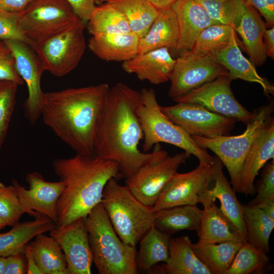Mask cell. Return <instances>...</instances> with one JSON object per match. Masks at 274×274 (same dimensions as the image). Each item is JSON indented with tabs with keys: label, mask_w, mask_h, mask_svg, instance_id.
Here are the masks:
<instances>
[{
	"label": "cell",
	"mask_w": 274,
	"mask_h": 274,
	"mask_svg": "<svg viewBox=\"0 0 274 274\" xmlns=\"http://www.w3.org/2000/svg\"><path fill=\"white\" fill-rule=\"evenodd\" d=\"M93 262L99 274H137L136 247L116 233L100 202L85 218Z\"/></svg>",
	"instance_id": "277c9868"
},
{
	"label": "cell",
	"mask_w": 274,
	"mask_h": 274,
	"mask_svg": "<svg viewBox=\"0 0 274 274\" xmlns=\"http://www.w3.org/2000/svg\"><path fill=\"white\" fill-rule=\"evenodd\" d=\"M158 10L170 8L177 0H148Z\"/></svg>",
	"instance_id": "816d5d0a"
},
{
	"label": "cell",
	"mask_w": 274,
	"mask_h": 274,
	"mask_svg": "<svg viewBox=\"0 0 274 274\" xmlns=\"http://www.w3.org/2000/svg\"><path fill=\"white\" fill-rule=\"evenodd\" d=\"M101 203L118 236L125 244L136 247L154 224L155 213L140 202L128 187L111 178L106 184Z\"/></svg>",
	"instance_id": "5b68a950"
},
{
	"label": "cell",
	"mask_w": 274,
	"mask_h": 274,
	"mask_svg": "<svg viewBox=\"0 0 274 274\" xmlns=\"http://www.w3.org/2000/svg\"><path fill=\"white\" fill-rule=\"evenodd\" d=\"M236 43L210 55L213 59L224 66L232 80L239 79L260 85L266 96L273 95L274 85L266 78L260 76L255 65L242 53Z\"/></svg>",
	"instance_id": "603a6c76"
},
{
	"label": "cell",
	"mask_w": 274,
	"mask_h": 274,
	"mask_svg": "<svg viewBox=\"0 0 274 274\" xmlns=\"http://www.w3.org/2000/svg\"><path fill=\"white\" fill-rule=\"evenodd\" d=\"M247 242L262 252H269V240L274 228V220L256 206L242 204Z\"/></svg>",
	"instance_id": "e575fe53"
},
{
	"label": "cell",
	"mask_w": 274,
	"mask_h": 274,
	"mask_svg": "<svg viewBox=\"0 0 274 274\" xmlns=\"http://www.w3.org/2000/svg\"><path fill=\"white\" fill-rule=\"evenodd\" d=\"M6 257H0V274H3L5 268Z\"/></svg>",
	"instance_id": "f5cc1de1"
},
{
	"label": "cell",
	"mask_w": 274,
	"mask_h": 274,
	"mask_svg": "<svg viewBox=\"0 0 274 274\" xmlns=\"http://www.w3.org/2000/svg\"><path fill=\"white\" fill-rule=\"evenodd\" d=\"M7 225L6 223L1 219H0V230L4 228Z\"/></svg>",
	"instance_id": "11a10c76"
},
{
	"label": "cell",
	"mask_w": 274,
	"mask_h": 274,
	"mask_svg": "<svg viewBox=\"0 0 274 274\" xmlns=\"http://www.w3.org/2000/svg\"><path fill=\"white\" fill-rule=\"evenodd\" d=\"M254 206H256L261 209L269 217L274 220V199Z\"/></svg>",
	"instance_id": "f907efd6"
},
{
	"label": "cell",
	"mask_w": 274,
	"mask_h": 274,
	"mask_svg": "<svg viewBox=\"0 0 274 274\" xmlns=\"http://www.w3.org/2000/svg\"><path fill=\"white\" fill-rule=\"evenodd\" d=\"M73 11L84 23L90 18L96 5L94 0H66Z\"/></svg>",
	"instance_id": "f6af8a7d"
},
{
	"label": "cell",
	"mask_w": 274,
	"mask_h": 274,
	"mask_svg": "<svg viewBox=\"0 0 274 274\" xmlns=\"http://www.w3.org/2000/svg\"><path fill=\"white\" fill-rule=\"evenodd\" d=\"M217 23L232 26L235 30L245 12L243 0H197Z\"/></svg>",
	"instance_id": "74e56055"
},
{
	"label": "cell",
	"mask_w": 274,
	"mask_h": 274,
	"mask_svg": "<svg viewBox=\"0 0 274 274\" xmlns=\"http://www.w3.org/2000/svg\"><path fill=\"white\" fill-rule=\"evenodd\" d=\"M27 262L24 252L6 257L3 274H24L27 272Z\"/></svg>",
	"instance_id": "ee69618b"
},
{
	"label": "cell",
	"mask_w": 274,
	"mask_h": 274,
	"mask_svg": "<svg viewBox=\"0 0 274 274\" xmlns=\"http://www.w3.org/2000/svg\"><path fill=\"white\" fill-rule=\"evenodd\" d=\"M266 26L257 10L246 4L245 12L235 31L242 39L249 60L255 66L263 65L266 59L263 43Z\"/></svg>",
	"instance_id": "d4e9b609"
},
{
	"label": "cell",
	"mask_w": 274,
	"mask_h": 274,
	"mask_svg": "<svg viewBox=\"0 0 274 274\" xmlns=\"http://www.w3.org/2000/svg\"><path fill=\"white\" fill-rule=\"evenodd\" d=\"M24 213L14 187L0 182V219L7 226H12Z\"/></svg>",
	"instance_id": "ab89813d"
},
{
	"label": "cell",
	"mask_w": 274,
	"mask_h": 274,
	"mask_svg": "<svg viewBox=\"0 0 274 274\" xmlns=\"http://www.w3.org/2000/svg\"><path fill=\"white\" fill-rule=\"evenodd\" d=\"M54 171L64 184L56 206V227L85 218L101 202L104 188L111 178L122 179L118 164L95 155H76L53 161Z\"/></svg>",
	"instance_id": "3957f363"
},
{
	"label": "cell",
	"mask_w": 274,
	"mask_h": 274,
	"mask_svg": "<svg viewBox=\"0 0 274 274\" xmlns=\"http://www.w3.org/2000/svg\"><path fill=\"white\" fill-rule=\"evenodd\" d=\"M84 24L79 20L32 48L40 59L44 71L56 77H63L77 66L86 49Z\"/></svg>",
	"instance_id": "9c48e42d"
},
{
	"label": "cell",
	"mask_w": 274,
	"mask_h": 274,
	"mask_svg": "<svg viewBox=\"0 0 274 274\" xmlns=\"http://www.w3.org/2000/svg\"><path fill=\"white\" fill-rule=\"evenodd\" d=\"M212 164L199 162L197 167L189 172L176 173L162 190L152 210L155 212L175 206L196 205L200 195L213 182Z\"/></svg>",
	"instance_id": "9a60e30c"
},
{
	"label": "cell",
	"mask_w": 274,
	"mask_h": 274,
	"mask_svg": "<svg viewBox=\"0 0 274 274\" xmlns=\"http://www.w3.org/2000/svg\"><path fill=\"white\" fill-rule=\"evenodd\" d=\"M153 225L160 231L170 235L183 230H199L202 210L196 205H184L155 212Z\"/></svg>",
	"instance_id": "f546056e"
},
{
	"label": "cell",
	"mask_w": 274,
	"mask_h": 274,
	"mask_svg": "<svg viewBox=\"0 0 274 274\" xmlns=\"http://www.w3.org/2000/svg\"><path fill=\"white\" fill-rule=\"evenodd\" d=\"M109 0H94L96 6L100 5L104 3H107Z\"/></svg>",
	"instance_id": "db71d44e"
},
{
	"label": "cell",
	"mask_w": 274,
	"mask_h": 274,
	"mask_svg": "<svg viewBox=\"0 0 274 274\" xmlns=\"http://www.w3.org/2000/svg\"><path fill=\"white\" fill-rule=\"evenodd\" d=\"M18 86L13 81H0V150L7 136L14 110Z\"/></svg>",
	"instance_id": "f35d334b"
},
{
	"label": "cell",
	"mask_w": 274,
	"mask_h": 274,
	"mask_svg": "<svg viewBox=\"0 0 274 274\" xmlns=\"http://www.w3.org/2000/svg\"><path fill=\"white\" fill-rule=\"evenodd\" d=\"M263 43L266 56L274 58V27L265 30L263 36Z\"/></svg>",
	"instance_id": "c3c4849f"
},
{
	"label": "cell",
	"mask_w": 274,
	"mask_h": 274,
	"mask_svg": "<svg viewBox=\"0 0 274 274\" xmlns=\"http://www.w3.org/2000/svg\"><path fill=\"white\" fill-rule=\"evenodd\" d=\"M176 59L167 48H161L139 53L123 62L122 67L128 74H133L140 81L159 85L169 80Z\"/></svg>",
	"instance_id": "44dd1931"
},
{
	"label": "cell",
	"mask_w": 274,
	"mask_h": 274,
	"mask_svg": "<svg viewBox=\"0 0 274 274\" xmlns=\"http://www.w3.org/2000/svg\"><path fill=\"white\" fill-rule=\"evenodd\" d=\"M31 0H0V9L19 13L22 12Z\"/></svg>",
	"instance_id": "7dc6e473"
},
{
	"label": "cell",
	"mask_w": 274,
	"mask_h": 274,
	"mask_svg": "<svg viewBox=\"0 0 274 274\" xmlns=\"http://www.w3.org/2000/svg\"><path fill=\"white\" fill-rule=\"evenodd\" d=\"M2 42H3L2 41L0 40V43H2Z\"/></svg>",
	"instance_id": "9f6ffc18"
},
{
	"label": "cell",
	"mask_w": 274,
	"mask_h": 274,
	"mask_svg": "<svg viewBox=\"0 0 274 274\" xmlns=\"http://www.w3.org/2000/svg\"><path fill=\"white\" fill-rule=\"evenodd\" d=\"M107 3L123 15L130 31L139 39L146 34L159 12L148 0H109Z\"/></svg>",
	"instance_id": "d6a6232c"
},
{
	"label": "cell",
	"mask_w": 274,
	"mask_h": 274,
	"mask_svg": "<svg viewBox=\"0 0 274 274\" xmlns=\"http://www.w3.org/2000/svg\"><path fill=\"white\" fill-rule=\"evenodd\" d=\"M269 264L266 253L246 242L243 243L226 274L263 273Z\"/></svg>",
	"instance_id": "8d00e7d4"
},
{
	"label": "cell",
	"mask_w": 274,
	"mask_h": 274,
	"mask_svg": "<svg viewBox=\"0 0 274 274\" xmlns=\"http://www.w3.org/2000/svg\"><path fill=\"white\" fill-rule=\"evenodd\" d=\"M11 50L15 60L16 70L25 82L28 96L23 108L25 117L35 125L41 116L44 92L41 87V79L45 71L42 62L32 48L18 40L3 41Z\"/></svg>",
	"instance_id": "4fadbf2b"
},
{
	"label": "cell",
	"mask_w": 274,
	"mask_h": 274,
	"mask_svg": "<svg viewBox=\"0 0 274 274\" xmlns=\"http://www.w3.org/2000/svg\"><path fill=\"white\" fill-rule=\"evenodd\" d=\"M176 14L179 35L176 50L182 53L192 50L200 32L219 24L197 0H177L170 7Z\"/></svg>",
	"instance_id": "d6986e66"
},
{
	"label": "cell",
	"mask_w": 274,
	"mask_h": 274,
	"mask_svg": "<svg viewBox=\"0 0 274 274\" xmlns=\"http://www.w3.org/2000/svg\"><path fill=\"white\" fill-rule=\"evenodd\" d=\"M140 93L142 102L137 114L143 131L144 152H148L157 144L165 143L195 156L200 162L213 163L214 157L198 146L191 136L162 113L153 89L143 88Z\"/></svg>",
	"instance_id": "8992f818"
},
{
	"label": "cell",
	"mask_w": 274,
	"mask_h": 274,
	"mask_svg": "<svg viewBox=\"0 0 274 274\" xmlns=\"http://www.w3.org/2000/svg\"><path fill=\"white\" fill-rule=\"evenodd\" d=\"M263 167L261 179L255 188L256 196L249 202V206H257L274 199V159Z\"/></svg>",
	"instance_id": "60d3db41"
},
{
	"label": "cell",
	"mask_w": 274,
	"mask_h": 274,
	"mask_svg": "<svg viewBox=\"0 0 274 274\" xmlns=\"http://www.w3.org/2000/svg\"><path fill=\"white\" fill-rule=\"evenodd\" d=\"M203 206L199 228L197 232L198 243L218 244L228 241L243 242L231 224L215 202Z\"/></svg>",
	"instance_id": "83f0119b"
},
{
	"label": "cell",
	"mask_w": 274,
	"mask_h": 274,
	"mask_svg": "<svg viewBox=\"0 0 274 274\" xmlns=\"http://www.w3.org/2000/svg\"><path fill=\"white\" fill-rule=\"evenodd\" d=\"M229 74L220 76L181 97L177 102L199 105L206 109L247 124L253 118L250 112L236 99L231 89Z\"/></svg>",
	"instance_id": "8fae6325"
},
{
	"label": "cell",
	"mask_w": 274,
	"mask_h": 274,
	"mask_svg": "<svg viewBox=\"0 0 274 274\" xmlns=\"http://www.w3.org/2000/svg\"><path fill=\"white\" fill-rule=\"evenodd\" d=\"M79 20L66 0H31L18 16L20 30L32 48Z\"/></svg>",
	"instance_id": "ba28073f"
},
{
	"label": "cell",
	"mask_w": 274,
	"mask_h": 274,
	"mask_svg": "<svg viewBox=\"0 0 274 274\" xmlns=\"http://www.w3.org/2000/svg\"><path fill=\"white\" fill-rule=\"evenodd\" d=\"M258 10L265 20L266 26L274 24V0H243Z\"/></svg>",
	"instance_id": "bcb514c9"
},
{
	"label": "cell",
	"mask_w": 274,
	"mask_h": 274,
	"mask_svg": "<svg viewBox=\"0 0 274 274\" xmlns=\"http://www.w3.org/2000/svg\"><path fill=\"white\" fill-rule=\"evenodd\" d=\"M24 254L27 262V274H42L38 267L32 256L30 247L27 243L24 248Z\"/></svg>",
	"instance_id": "681fc988"
},
{
	"label": "cell",
	"mask_w": 274,
	"mask_h": 274,
	"mask_svg": "<svg viewBox=\"0 0 274 274\" xmlns=\"http://www.w3.org/2000/svg\"><path fill=\"white\" fill-rule=\"evenodd\" d=\"M178 35V22L174 11L171 8L160 10L148 32L139 39L138 54L164 47L175 50Z\"/></svg>",
	"instance_id": "4316f807"
},
{
	"label": "cell",
	"mask_w": 274,
	"mask_h": 274,
	"mask_svg": "<svg viewBox=\"0 0 274 274\" xmlns=\"http://www.w3.org/2000/svg\"><path fill=\"white\" fill-rule=\"evenodd\" d=\"M139 39L131 32L92 36L88 47L95 55L103 60L123 62L138 54Z\"/></svg>",
	"instance_id": "cb8c5ba5"
},
{
	"label": "cell",
	"mask_w": 274,
	"mask_h": 274,
	"mask_svg": "<svg viewBox=\"0 0 274 274\" xmlns=\"http://www.w3.org/2000/svg\"><path fill=\"white\" fill-rule=\"evenodd\" d=\"M160 110L190 136L212 138L229 135L236 122L195 104L177 102L174 106H160Z\"/></svg>",
	"instance_id": "7c38bea8"
},
{
	"label": "cell",
	"mask_w": 274,
	"mask_h": 274,
	"mask_svg": "<svg viewBox=\"0 0 274 274\" xmlns=\"http://www.w3.org/2000/svg\"><path fill=\"white\" fill-rule=\"evenodd\" d=\"M18 16V13L0 9V40L5 41L18 40L25 42L31 46L30 42L20 30Z\"/></svg>",
	"instance_id": "b9f144b4"
},
{
	"label": "cell",
	"mask_w": 274,
	"mask_h": 274,
	"mask_svg": "<svg viewBox=\"0 0 274 274\" xmlns=\"http://www.w3.org/2000/svg\"><path fill=\"white\" fill-rule=\"evenodd\" d=\"M234 43L244 49L242 41L239 40L232 26L216 24L209 26L200 32L193 48L189 52L194 56H208Z\"/></svg>",
	"instance_id": "836d02e7"
},
{
	"label": "cell",
	"mask_w": 274,
	"mask_h": 274,
	"mask_svg": "<svg viewBox=\"0 0 274 274\" xmlns=\"http://www.w3.org/2000/svg\"><path fill=\"white\" fill-rule=\"evenodd\" d=\"M10 81L18 85H22L24 81L18 74L15 65L12 53L3 41L0 43V81Z\"/></svg>",
	"instance_id": "7bdbcfd3"
},
{
	"label": "cell",
	"mask_w": 274,
	"mask_h": 274,
	"mask_svg": "<svg viewBox=\"0 0 274 274\" xmlns=\"http://www.w3.org/2000/svg\"><path fill=\"white\" fill-rule=\"evenodd\" d=\"M229 74L228 70L210 56H197L189 51L176 59L169 81L168 96L181 97L217 77Z\"/></svg>",
	"instance_id": "5bb4252c"
},
{
	"label": "cell",
	"mask_w": 274,
	"mask_h": 274,
	"mask_svg": "<svg viewBox=\"0 0 274 274\" xmlns=\"http://www.w3.org/2000/svg\"><path fill=\"white\" fill-rule=\"evenodd\" d=\"M61 246L67 263L68 274H90L93 262L85 225V218H80L50 231Z\"/></svg>",
	"instance_id": "e0dca14e"
},
{
	"label": "cell",
	"mask_w": 274,
	"mask_h": 274,
	"mask_svg": "<svg viewBox=\"0 0 274 274\" xmlns=\"http://www.w3.org/2000/svg\"><path fill=\"white\" fill-rule=\"evenodd\" d=\"M188 236L171 238L167 261L155 266L150 273L211 274L194 253Z\"/></svg>",
	"instance_id": "7402d4cb"
},
{
	"label": "cell",
	"mask_w": 274,
	"mask_h": 274,
	"mask_svg": "<svg viewBox=\"0 0 274 274\" xmlns=\"http://www.w3.org/2000/svg\"><path fill=\"white\" fill-rule=\"evenodd\" d=\"M141 102L140 92L125 83L110 87L96 132L94 155L116 162L122 178L132 177L143 165L168 155L159 144L151 153L140 150L144 134L137 109Z\"/></svg>",
	"instance_id": "6da1fadb"
},
{
	"label": "cell",
	"mask_w": 274,
	"mask_h": 274,
	"mask_svg": "<svg viewBox=\"0 0 274 274\" xmlns=\"http://www.w3.org/2000/svg\"><path fill=\"white\" fill-rule=\"evenodd\" d=\"M274 159V118L272 116L254 140L244 160L241 175V193L246 196L255 192L254 181L259 170Z\"/></svg>",
	"instance_id": "ffe728a7"
},
{
	"label": "cell",
	"mask_w": 274,
	"mask_h": 274,
	"mask_svg": "<svg viewBox=\"0 0 274 274\" xmlns=\"http://www.w3.org/2000/svg\"><path fill=\"white\" fill-rule=\"evenodd\" d=\"M110 88L100 83L44 92V123L76 154L94 155L96 132Z\"/></svg>",
	"instance_id": "7a4b0ae2"
},
{
	"label": "cell",
	"mask_w": 274,
	"mask_h": 274,
	"mask_svg": "<svg viewBox=\"0 0 274 274\" xmlns=\"http://www.w3.org/2000/svg\"><path fill=\"white\" fill-rule=\"evenodd\" d=\"M243 242L192 244L193 250L211 274H226Z\"/></svg>",
	"instance_id": "1f68e13d"
},
{
	"label": "cell",
	"mask_w": 274,
	"mask_h": 274,
	"mask_svg": "<svg viewBox=\"0 0 274 274\" xmlns=\"http://www.w3.org/2000/svg\"><path fill=\"white\" fill-rule=\"evenodd\" d=\"M86 23L92 36L131 32L123 15L107 3L96 6Z\"/></svg>",
	"instance_id": "d590c367"
},
{
	"label": "cell",
	"mask_w": 274,
	"mask_h": 274,
	"mask_svg": "<svg viewBox=\"0 0 274 274\" xmlns=\"http://www.w3.org/2000/svg\"><path fill=\"white\" fill-rule=\"evenodd\" d=\"M9 231L0 232V257L23 252L25 245L37 235L50 231L56 224L46 216L40 215L32 221L18 222Z\"/></svg>",
	"instance_id": "484cf974"
},
{
	"label": "cell",
	"mask_w": 274,
	"mask_h": 274,
	"mask_svg": "<svg viewBox=\"0 0 274 274\" xmlns=\"http://www.w3.org/2000/svg\"><path fill=\"white\" fill-rule=\"evenodd\" d=\"M171 235L163 233L154 225L140 239L136 251L135 264L138 272L150 273L160 263L166 262L169 257Z\"/></svg>",
	"instance_id": "f1b7e54d"
},
{
	"label": "cell",
	"mask_w": 274,
	"mask_h": 274,
	"mask_svg": "<svg viewBox=\"0 0 274 274\" xmlns=\"http://www.w3.org/2000/svg\"><path fill=\"white\" fill-rule=\"evenodd\" d=\"M28 244L36 264L42 274H68L64 254L51 236L37 235Z\"/></svg>",
	"instance_id": "4dcf8cb0"
},
{
	"label": "cell",
	"mask_w": 274,
	"mask_h": 274,
	"mask_svg": "<svg viewBox=\"0 0 274 274\" xmlns=\"http://www.w3.org/2000/svg\"><path fill=\"white\" fill-rule=\"evenodd\" d=\"M213 186L207 189L199 197L198 202L204 206L218 199L219 208L232 225L241 241L247 242L246 230L244 222L242 204L238 201L235 191L230 185L223 171V164L217 157H214Z\"/></svg>",
	"instance_id": "ac0fdd59"
},
{
	"label": "cell",
	"mask_w": 274,
	"mask_h": 274,
	"mask_svg": "<svg viewBox=\"0 0 274 274\" xmlns=\"http://www.w3.org/2000/svg\"><path fill=\"white\" fill-rule=\"evenodd\" d=\"M272 102L253 111L254 116L246 124V129L242 134L223 135L212 138L191 136L200 148L213 151L224 164L230 178L234 190L241 193V175L244 160L256 136L272 117Z\"/></svg>",
	"instance_id": "52a82bcc"
},
{
	"label": "cell",
	"mask_w": 274,
	"mask_h": 274,
	"mask_svg": "<svg viewBox=\"0 0 274 274\" xmlns=\"http://www.w3.org/2000/svg\"><path fill=\"white\" fill-rule=\"evenodd\" d=\"M190 156L184 151L144 165L132 177L126 179V186L140 202L152 208L180 166Z\"/></svg>",
	"instance_id": "30bf717a"
},
{
	"label": "cell",
	"mask_w": 274,
	"mask_h": 274,
	"mask_svg": "<svg viewBox=\"0 0 274 274\" xmlns=\"http://www.w3.org/2000/svg\"><path fill=\"white\" fill-rule=\"evenodd\" d=\"M25 180L29 185L28 189L15 179L12 181L25 213L34 218L40 215L46 216L56 224L57 202L63 189V183L60 181H47L37 172L28 173Z\"/></svg>",
	"instance_id": "2e32d148"
}]
</instances>
